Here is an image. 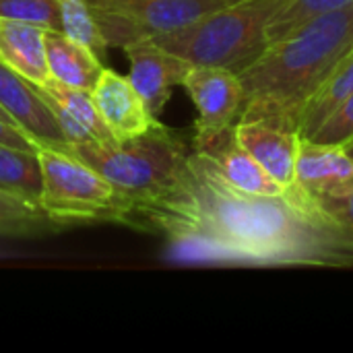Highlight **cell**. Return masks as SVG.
<instances>
[{"instance_id":"6da1fadb","label":"cell","mask_w":353,"mask_h":353,"mask_svg":"<svg viewBox=\"0 0 353 353\" xmlns=\"http://www.w3.org/2000/svg\"><path fill=\"white\" fill-rule=\"evenodd\" d=\"M124 223L211 261L353 267L352 236L331 225L300 188L290 186L279 196L240 192L194 149L180 178L163 194L132 207Z\"/></svg>"},{"instance_id":"7a4b0ae2","label":"cell","mask_w":353,"mask_h":353,"mask_svg":"<svg viewBox=\"0 0 353 353\" xmlns=\"http://www.w3.org/2000/svg\"><path fill=\"white\" fill-rule=\"evenodd\" d=\"M352 48L353 4L269 43L240 72L244 99L238 122H271L298 130L306 101Z\"/></svg>"},{"instance_id":"3957f363","label":"cell","mask_w":353,"mask_h":353,"mask_svg":"<svg viewBox=\"0 0 353 353\" xmlns=\"http://www.w3.org/2000/svg\"><path fill=\"white\" fill-rule=\"evenodd\" d=\"M190 149L178 132L159 122L128 141L74 143L60 151L74 155L110 182L122 205L124 223L132 207L163 194L180 178Z\"/></svg>"},{"instance_id":"277c9868","label":"cell","mask_w":353,"mask_h":353,"mask_svg":"<svg viewBox=\"0 0 353 353\" xmlns=\"http://www.w3.org/2000/svg\"><path fill=\"white\" fill-rule=\"evenodd\" d=\"M281 4L240 0L151 39L190 66H219L240 74L267 50V27Z\"/></svg>"},{"instance_id":"5b68a950","label":"cell","mask_w":353,"mask_h":353,"mask_svg":"<svg viewBox=\"0 0 353 353\" xmlns=\"http://www.w3.org/2000/svg\"><path fill=\"white\" fill-rule=\"evenodd\" d=\"M37 161L41 172L39 207L62 225L85 221H118L122 205L110 186L93 168L74 155L39 147Z\"/></svg>"},{"instance_id":"8992f818","label":"cell","mask_w":353,"mask_h":353,"mask_svg":"<svg viewBox=\"0 0 353 353\" xmlns=\"http://www.w3.org/2000/svg\"><path fill=\"white\" fill-rule=\"evenodd\" d=\"M108 48L180 29L240 0H89Z\"/></svg>"},{"instance_id":"52a82bcc","label":"cell","mask_w":353,"mask_h":353,"mask_svg":"<svg viewBox=\"0 0 353 353\" xmlns=\"http://www.w3.org/2000/svg\"><path fill=\"white\" fill-rule=\"evenodd\" d=\"M182 87L199 114L194 134L219 132L238 122L244 99L238 72L219 66H190Z\"/></svg>"},{"instance_id":"ba28073f","label":"cell","mask_w":353,"mask_h":353,"mask_svg":"<svg viewBox=\"0 0 353 353\" xmlns=\"http://www.w3.org/2000/svg\"><path fill=\"white\" fill-rule=\"evenodd\" d=\"M234 126L211 134H194L192 149L211 163V168L225 184H230L240 192L259 194V196L285 194L288 188L281 186L277 180H273L263 170V165L248 151L240 147L234 134Z\"/></svg>"},{"instance_id":"9c48e42d","label":"cell","mask_w":353,"mask_h":353,"mask_svg":"<svg viewBox=\"0 0 353 353\" xmlns=\"http://www.w3.org/2000/svg\"><path fill=\"white\" fill-rule=\"evenodd\" d=\"M122 50L130 66L128 81L134 85L151 114L157 118L172 97L174 87L182 85L190 64L155 43L151 37L126 43Z\"/></svg>"},{"instance_id":"30bf717a","label":"cell","mask_w":353,"mask_h":353,"mask_svg":"<svg viewBox=\"0 0 353 353\" xmlns=\"http://www.w3.org/2000/svg\"><path fill=\"white\" fill-rule=\"evenodd\" d=\"M91 99L116 141H128L159 124L128 77L116 70H101L91 89Z\"/></svg>"},{"instance_id":"8fae6325","label":"cell","mask_w":353,"mask_h":353,"mask_svg":"<svg viewBox=\"0 0 353 353\" xmlns=\"http://www.w3.org/2000/svg\"><path fill=\"white\" fill-rule=\"evenodd\" d=\"M0 108L37 145L64 149L68 143L33 83L0 62Z\"/></svg>"},{"instance_id":"7c38bea8","label":"cell","mask_w":353,"mask_h":353,"mask_svg":"<svg viewBox=\"0 0 353 353\" xmlns=\"http://www.w3.org/2000/svg\"><path fill=\"white\" fill-rule=\"evenodd\" d=\"M33 89L50 108L68 145L116 141L99 118L91 99V91L68 87L52 77L46 83H33Z\"/></svg>"},{"instance_id":"4fadbf2b","label":"cell","mask_w":353,"mask_h":353,"mask_svg":"<svg viewBox=\"0 0 353 353\" xmlns=\"http://www.w3.org/2000/svg\"><path fill=\"white\" fill-rule=\"evenodd\" d=\"M234 134L240 147L248 151L273 180L285 188L294 186L302 141L298 130L271 122H236Z\"/></svg>"},{"instance_id":"5bb4252c","label":"cell","mask_w":353,"mask_h":353,"mask_svg":"<svg viewBox=\"0 0 353 353\" xmlns=\"http://www.w3.org/2000/svg\"><path fill=\"white\" fill-rule=\"evenodd\" d=\"M294 186L308 196H329L353 186V157L341 145L300 141Z\"/></svg>"},{"instance_id":"9a60e30c","label":"cell","mask_w":353,"mask_h":353,"mask_svg":"<svg viewBox=\"0 0 353 353\" xmlns=\"http://www.w3.org/2000/svg\"><path fill=\"white\" fill-rule=\"evenodd\" d=\"M43 41L50 77L68 87L91 91L103 70L101 58L60 29H46Z\"/></svg>"},{"instance_id":"2e32d148","label":"cell","mask_w":353,"mask_h":353,"mask_svg":"<svg viewBox=\"0 0 353 353\" xmlns=\"http://www.w3.org/2000/svg\"><path fill=\"white\" fill-rule=\"evenodd\" d=\"M46 29L21 21L0 19V62L31 83L50 79L46 60Z\"/></svg>"},{"instance_id":"e0dca14e","label":"cell","mask_w":353,"mask_h":353,"mask_svg":"<svg viewBox=\"0 0 353 353\" xmlns=\"http://www.w3.org/2000/svg\"><path fill=\"white\" fill-rule=\"evenodd\" d=\"M353 93V48L337 62V66L327 74L321 87L306 101L300 120L298 132L302 139H310L321 124Z\"/></svg>"},{"instance_id":"ac0fdd59","label":"cell","mask_w":353,"mask_h":353,"mask_svg":"<svg viewBox=\"0 0 353 353\" xmlns=\"http://www.w3.org/2000/svg\"><path fill=\"white\" fill-rule=\"evenodd\" d=\"M60 221L50 217L39 203L12 194L0 188V236L25 238V236H41L64 230Z\"/></svg>"},{"instance_id":"d6986e66","label":"cell","mask_w":353,"mask_h":353,"mask_svg":"<svg viewBox=\"0 0 353 353\" xmlns=\"http://www.w3.org/2000/svg\"><path fill=\"white\" fill-rule=\"evenodd\" d=\"M0 188L39 203L41 172L37 153L0 143Z\"/></svg>"},{"instance_id":"ffe728a7","label":"cell","mask_w":353,"mask_h":353,"mask_svg":"<svg viewBox=\"0 0 353 353\" xmlns=\"http://www.w3.org/2000/svg\"><path fill=\"white\" fill-rule=\"evenodd\" d=\"M350 4H353V0H283L279 10L269 21L267 39L269 43L281 41L304 25H308L310 21L327 12L341 10Z\"/></svg>"},{"instance_id":"44dd1931","label":"cell","mask_w":353,"mask_h":353,"mask_svg":"<svg viewBox=\"0 0 353 353\" xmlns=\"http://www.w3.org/2000/svg\"><path fill=\"white\" fill-rule=\"evenodd\" d=\"M58 17H60V31L66 33L70 39L87 46L99 58L105 56L108 46L95 21L93 8L89 0H56Z\"/></svg>"},{"instance_id":"7402d4cb","label":"cell","mask_w":353,"mask_h":353,"mask_svg":"<svg viewBox=\"0 0 353 353\" xmlns=\"http://www.w3.org/2000/svg\"><path fill=\"white\" fill-rule=\"evenodd\" d=\"M0 19L60 29L56 0H0Z\"/></svg>"},{"instance_id":"603a6c76","label":"cell","mask_w":353,"mask_h":353,"mask_svg":"<svg viewBox=\"0 0 353 353\" xmlns=\"http://www.w3.org/2000/svg\"><path fill=\"white\" fill-rule=\"evenodd\" d=\"M310 141L345 147L353 141V93L321 124Z\"/></svg>"},{"instance_id":"cb8c5ba5","label":"cell","mask_w":353,"mask_h":353,"mask_svg":"<svg viewBox=\"0 0 353 353\" xmlns=\"http://www.w3.org/2000/svg\"><path fill=\"white\" fill-rule=\"evenodd\" d=\"M308 196V194H306ZM314 209L335 228L353 238V186L329 196H308Z\"/></svg>"},{"instance_id":"d4e9b609","label":"cell","mask_w":353,"mask_h":353,"mask_svg":"<svg viewBox=\"0 0 353 353\" xmlns=\"http://www.w3.org/2000/svg\"><path fill=\"white\" fill-rule=\"evenodd\" d=\"M0 143L2 145H8V147H14V149H23V151H31V153H37V145L14 124H8L4 120H0Z\"/></svg>"},{"instance_id":"484cf974","label":"cell","mask_w":353,"mask_h":353,"mask_svg":"<svg viewBox=\"0 0 353 353\" xmlns=\"http://www.w3.org/2000/svg\"><path fill=\"white\" fill-rule=\"evenodd\" d=\"M0 120H4V122H8V124H14V122L6 116V112H4L2 108H0ZM14 126H17V124H14Z\"/></svg>"},{"instance_id":"4316f807","label":"cell","mask_w":353,"mask_h":353,"mask_svg":"<svg viewBox=\"0 0 353 353\" xmlns=\"http://www.w3.org/2000/svg\"><path fill=\"white\" fill-rule=\"evenodd\" d=\"M345 149H347V153H350V155L353 157V141H352V143H347V145H345Z\"/></svg>"}]
</instances>
